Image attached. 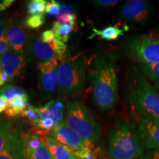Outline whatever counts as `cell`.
<instances>
[{"instance_id": "obj_17", "label": "cell", "mask_w": 159, "mask_h": 159, "mask_svg": "<svg viewBox=\"0 0 159 159\" xmlns=\"http://www.w3.org/2000/svg\"><path fill=\"white\" fill-rule=\"evenodd\" d=\"M123 34H124V31L119 26H108L102 30L94 28L93 29V34L91 36H89V39H91L95 36H98L103 40L114 41V40L118 39L121 35H123Z\"/></svg>"}, {"instance_id": "obj_25", "label": "cell", "mask_w": 159, "mask_h": 159, "mask_svg": "<svg viewBox=\"0 0 159 159\" xmlns=\"http://www.w3.org/2000/svg\"><path fill=\"white\" fill-rule=\"evenodd\" d=\"M47 2L45 0H31L27 4V11L30 16L43 15Z\"/></svg>"}, {"instance_id": "obj_30", "label": "cell", "mask_w": 159, "mask_h": 159, "mask_svg": "<svg viewBox=\"0 0 159 159\" xmlns=\"http://www.w3.org/2000/svg\"><path fill=\"white\" fill-rule=\"evenodd\" d=\"M45 13L52 16H58L61 13V5L55 0L48 2L46 5Z\"/></svg>"}, {"instance_id": "obj_38", "label": "cell", "mask_w": 159, "mask_h": 159, "mask_svg": "<svg viewBox=\"0 0 159 159\" xmlns=\"http://www.w3.org/2000/svg\"><path fill=\"white\" fill-rule=\"evenodd\" d=\"M148 159H159V150L151 153L150 156H148Z\"/></svg>"}, {"instance_id": "obj_10", "label": "cell", "mask_w": 159, "mask_h": 159, "mask_svg": "<svg viewBox=\"0 0 159 159\" xmlns=\"http://www.w3.org/2000/svg\"><path fill=\"white\" fill-rule=\"evenodd\" d=\"M5 36L11 49L16 52L22 55L29 39L28 32L25 24L17 19L10 20Z\"/></svg>"}, {"instance_id": "obj_34", "label": "cell", "mask_w": 159, "mask_h": 159, "mask_svg": "<svg viewBox=\"0 0 159 159\" xmlns=\"http://www.w3.org/2000/svg\"><path fill=\"white\" fill-rule=\"evenodd\" d=\"M10 23V19L5 17L0 21V38L5 36L6 31Z\"/></svg>"}, {"instance_id": "obj_20", "label": "cell", "mask_w": 159, "mask_h": 159, "mask_svg": "<svg viewBox=\"0 0 159 159\" xmlns=\"http://www.w3.org/2000/svg\"><path fill=\"white\" fill-rule=\"evenodd\" d=\"M52 31L54 32L57 39L65 43L69 41L70 33L74 31V29L71 25H66V24H61L56 21L53 23Z\"/></svg>"}, {"instance_id": "obj_36", "label": "cell", "mask_w": 159, "mask_h": 159, "mask_svg": "<svg viewBox=\"0 0 159 159\" xmlns=\"http://www.w3.org/2000/svg\"><path fill=\"white\" fill-rule=\"evenodd\" d=\"M13 80V79L11 78L9 75H7L5 72H2V74L0 75V87L5 85V83L7 82H11Z\"/></svg>"}, {"instance_id": "obj_16", "label": "cell", "mask_w": 159, "mask_h": 159, "mask_svg": "<svg viewBox=\"0 0 159 159\" xmlns=\"http://www.w3.org/2000/svg\"><path fill=\"white\" fill-rule=\"evenodd\" d=\"M43 141L49 149L52 159H77L72 150L49 135L42 136Z\"/></svg>"}, {"instance_id": "obj_2", "label": "cell", "mask_w": 159, "mask_h": 159, "mask_svg": "<svg viewBox=\"0 0 159 159\" xmlns=\"http://www.w3.org/2000/svg\"><path fill=\"white\" fill-rule=\"evenodd\" d=\"M144 151L136 125L122 121L111 131L107 150L109 159H136L142 156Z\"/></svg>"}, {"instance_id": "obj_23", "label": "cell", "mask_w": 159, "mask_h": 159, "mask_svg": "<svg viewBox=\"0 0 159 159\" xmlns=\"http://www.w3.org/2000/svg\"><path fill=\"white\" fill-rule=\"evenodd\" d=\"M13 125V122L10 119L0 117V152L5 147Z\"/></svg>"}, {"instance_id": "obj_14", "label": "cell", "mask_w": 159, "mask_h": 159, "mask_svg": "<svg viewBox=\"0 0 159 159\" xmlns=\"http://www.w3.org/2000/svg\"><path fill=\"white\" fill-rule=\"evenodd\" d=\"M26 49L32 57L40 61L47 62L52 59L57 58V55L49 46L35 36L29 38L26 43Z\"/></svg>"}, {"instance_id": "obj_33", "label": "cell", "mask_w": 159, "mask_h": 159, "mask_svg": "<svg viewBox=\"0 0 159 159\" xmlns=\"http://www.w3.org/2000/svg\"><path fill=\"white\" fill-rule=\"evenodd\" d=\"M11 47L10 46L8 41H7L6 36H3L0 38V55H2L3 53L6 52L11 49Z\"/></svg>"}, {"instance_id": "obj_40", "label": "cell", "mask_w": 159, "mask_h": 159, "mask_svg": "<svg viewBox=\"0 0 159 159\" xmlns=\"http://www.w3.org/2000/svg\"><path fill=\"white\" fill-rule=\"evenodd\" d=\"M6 9H7V7H6L5 5L2 3V2H0V19H1L2 13V11H5Z\"/></svg>"}, {"instance_id": "obj_28", "label": "cell", "mask_w": 159, "mask_h": 159, "mask_svg": "<svg viewBox=\"0 0 159 159\" xmlns=\"http://www.w3.org/2000/svg\"><path fill=\"white\" fill-rule=\"evenodd\" d=\"M94 144L89 145L85 148L74 151L77 159H97V156L94 151Z\"/></svg>"}, {"instance_id": "obj_12", "label": "cell", "mask_w": 159, "mask_h": 159, "mask_svg": "<svg viewBox=\"0 0 159 159\" xmlns=\"http://www.w3.org/2000/svg\"><path fill=\"white\" fill-rule=\"evenodd\" d=\"M0 159H26L23 136L17 128L12 129L2 150Z\"/></svg>"}, {"instance_id": "obj_27", "label": "cell", "mask_w": 159, "mask_h": 159, "mask_svg": "<svg viewBox=\"0 0 159 159\" xmlns=\"http://www.w3.org/2000/svg\"><path fill=\"white\" fill-rule=\"evenodd\" d=\"M45 23V16L43 15H35L27 16L24 20V24L27 28L38 29Z\"/></svg>"}, {"instance_id": "obj_22", "label": "cell", "mask_w": 159, "mask_h": 159, "mask_svg": "<svg viewBox=\"0 0 159 159\" xmlns=\"http://www.w3.org/2000/svg\"><path fill=\"white\" fill-rule=\"evenodd\" d=\"M25 152L26 159H52L49 149L43 141L39 148L35 150H25Z\"/></svg>"}, {"instance_id": "obj_32", "label": "cell", "mask_w": 159, "mask_h": 159, "mask_svg": "<svg viewBox=\"0 0 159 159\" xmlns=\"http://www.w3.org/2000/svg\"><path fill=\"white\" fill-rule=\"evenodd\" d=\"M93 2L97 7L105 8V7H113V6L120 2V1H117V0H98V1H94Z\"/></svg>"}, {"instance_id": "obj_6", "label": "cell", "mask_w": 159, "mask_h": 159, "mask_svg": "<svg viewBox=\"0 0 159 159\" xmlns=\"http://www.w3.org/2000/svg\"><path fill=\"white\" fill-rule=\"evenodd\" d=\"M131 56L141 64H159V39L142 37L130 45Z\"/></svg>"}, {"instance_id": "obj_35", "label": "cell", "mask_w": 159, "mask_h": 159, "mask_svg": "<svg viewBox=\"0 0 159 159\" xmlns=\"http://www.w3.org/2000/svg\"><path fill=\"white\" fill-rule=\"evenodd\" d=\"M61 13H67V14L75 15L72 7L66 3L61 4Z\"/></svg>"}, {"instance_id": "obj_21", "label": "cell", "mask_w": 159, "mask_h": 159, "mask_svg": "<svg viewBox=\"0 0 159 159\" xmlns=\"http://www.w3.org/2000/svg\"><path fill=\"white\" fill-rule=\"evenodd\" d=\"M140 68L144 76L153 83L155 87L159 90V64H140Z\"/></svg>"}, {"instance_id": "obj_39", "label": "cell", "mask_w": 159, "mask_h": 159, "mask_svg": "<svg viewBox=\"0 0 159 159\" xmlns=\"http://www.w3.org/2000/svg\"><path fill=\"white\" fill-rule=\"evenodd\" d=\"M13 2H14V0H4V1H2V3L7 8H8Z\"/></svg>"}, {"instance_id": "obj_9", "label": "cell", "mask_w": 159, "mask_h": 159, "mask_svg": "<svg viewBox=\"0 0 159 159\" xmlns=\"http://www.w3.org/2000/svg\"><path fill=\"white\" fill-rule=\"evenodd\" d=\"M49 136L58 142L65 145L73 152L81 150L89 145L94 144V143L83 139L76 133L69 128L64 122L57 125L51 131Z\"/></svg>"}, {"instance_id": "obj_26", "label": "cell", "mask_w": 159, "mask_h": 159, "mask_svg": "<svg viewBox=\"0 0 159 159\" xmlns=\"http://www.w3.org/2000/svg\"><path fill=\"white\" fill-rule=\"evenodd\" d=\"M21 116L28 119L29 122L32 125L33 128L35 127L38 122L41 120V116H40L39 109L38 108L31 106V105L26 107L23 112L21 113Z\"/></svg>"}, {"instance_id": "obj_3", "label": "cell", "mask_w": 159, "mask_h": 159, "mask_svg": "<svg viewBox=\"0 0 159 159\" xmlns=\"http://www.w3.org/2000/svg\"><path fill=\"white\" fill-rule=\"evenodd\" d=\"M129 99L136 117L159 119V92L136 70L133 73Z\"/></svg>"}, {"instance_id": "obj_19", "label": "cell", "mask_w": 159, "mask_h": 159, "mask_svg": "<svg viewBox=\"0 0 159 159\" xmlns=\"http://www.w3.org/2000/svg\"><path fill=\"white\" fill-rule=\"evenodd\" d=\"M0 97L5 99L7 102H11L12 99L16 97H27L29 98L28 94L23 89L17 86L7 84L4 85L0 89Z\"/></svg>"}, {"instance_id": "obj_15", "label": "cell", "mask_w": 159, "mask_h": 159, "mask_svg": "<svg viewBox=\"0 0 159 159\" xmlns=\"http://www.w3.org/2000/svg\"><path fill=\"white\" fill-rule=\"evenodd\" d=\"M38 109L40 113L41 119L50 118L56 126L63 122V118L64 115H66V108L62 98L52 99L43 106L38 108Z\"/></svg>"}, {"instance_id": "obj_8", "label": "cell", "mask_w": 159, "mask_h": 159, "mask_svg": "<svg viewBox=\"0 0 159 159\" xmlns=\"http://www.w3.org/2000/svg\"><path fill=\"white\" fill-rule=\"evenodd\" d=\"M58 65L57 58L38 63L37 69L40 72L39 87L46 94H52L58 85Z\"/></svg>"}, {"instance_id": "obj_1", "label": "cell", "mask_w": 159, "mask_h": 159, "mask_svg": "<svg viewBox=\"0 0 159 159\" xmlns=\"http://www.w3.org/2000/svg\"><path fill=\"white\" fill-rule=\"evenodd\" d=\"M87 75L94 104L103 112L114 108L118 95L116 65L103 57H97L89 66Z\"/></svg>"}, {"instance_id": "obj_5", "label": "cell", "mask_w": 159, "mask_h": 159, "mask_svg": "<svg viewBox=\"0 0 159 159\" xmlns=\"http://www.w3.org/2000/svg\"><path fill=\"white\" fill-rule=\"evenodd\" d=\"M86 64L82 58L66 59L57 68V91L61 95L76 93L83 89L85 83Z\"/></svg>"}, {"instance_id": "obj_7", "label": "cell", "mask_w": 159, "mask_h": 159, "mask_svg": "<svg viewBox=\"0 0 159 159\" xmlns=\"http://www.w3.org/2000/svg\"><path fill=\"white\" fill-rule=\"evenodd\" d=\"M136 129L144 148L159 150V119L136 117Z\"/></svg>"}, {"instance_id": "obj_41", "label": "cell", "mask_w": 159, "mask_h": 159, "mask_svg": "<svg viewBox=\"0 0 159 159\" xmlns=\"http://www.w3.org/2000/svg\"><path fill=\"white\" fill-rule=\"evenodd\" d=\"M0 69H2V63H1V57H0Z\"/></svg>"}, {"instance_id": "obj_4", "label": "cell", "mask_w": 159, "mask_h": 159, "mask_svg": "<svg viewBox=\"0 0 159 159\" xmlns=\"http://www.w3.org/2000/svg\"><path fill=\"white\" fill-rule=\"evenodd\" d=\"M64 123L85 141L95 143L99 140V123L92 112L83 103L77 101L66 103Z\"/></svg>"}, {"instance_id": "obj_37", "label": "cell", "mask_w": 159, "mask_h": 159, "mask_svg": "<svg viewBox=\"0 0 159 159\" xmlns=\"http://www.w3.org/2000/svg\"><path fill=\"white\" fill-rule=\"evenodd\" d=\"M7 104H8V102L5 99H3L2 97H0V114L2 113L3 111H5L7 107Z\"/></svg>"}, {"instance_id": "obj_11", "label": "cell", "mask_w": 159, "mask_h": 159, "mask_svg": "<svg viewBox=\"0 0 159 159\" xmlns=\"http://www.w3.org/2000/svg\"><path fill=\"white\" fill-rule=\"evenodd\" d=\"M120 16L130 22L142 24L149 17L148 2L143 0H130L122 6Z\"/></svg>"}, {"instance_id": "obj_24", "label": "cell", "mask_w": 159, "mask_h": 159, "mask_svg": "<svg viewBox=\"0 0 159 159\" xmlns=\"http://www.w3.org/2000/svg\"><path fill=\"white\" fill-rule=\"evenodd\" d=\"M43 142L42 136L38 134H27L23 136V146L25 150H35L39 148Z\"/></svg>"}, {"instance_id": "obj_18", "label": "cell", "mask_w": 159, "mask_h": 159, "mask_svg": "<svg viewBox=\"0 0 159 159\" xmlns=\"http://www.w3.org/2000/svg\"><path fill=\"white\" fill-rule=\"evenodd\" d=\"M27 97H16L8 102L5 110V114L7 118H13L21 115L27 105Z\"/></svg>"}, {"instance_id": "obj_13", "label": "cell", "mask_w": 159, "mask_h": 159, "mask_svg": "<svg viewBox=\"0 0 159 159\" xmlns=\"http://www.w3.org/2000/svg\"><path fill=\"white\" fill-rule=\"evenodd\" d=\"M2 63V71L12 79L20 76L25 66V57L21 54L16 52L11 49L0 55Z\"/></svg>"}, {"instance_id": "obj_29", "label": "cell", "mask_w": 159, "mask_h": 159, "mask_svg": "<svg viewBox=\"0 0 159 159\" xmlns=\"http://www.w3.org/2000/svg\"><path fill=\"white\" fill-rule=\"evenodd\" d=\"M57 21L61 24H66L71 25L74 29V32L77 30V25L76 21V16L67 14V13H61L57 17Z\"/></svg>"}, {"instance_id": "obj_31", "label": "cell", "mask_w": 159, "mask_h": 159, "mask_svg": "<svg viewBox=\"0 0 159 159\" xmlns=\"http://www.w3.org/2000/svg\"><path fill=\"white\" fill-rule=\"evenodd\" d=\"M41 40H42L43 42L47 43V44H48L49 47L54 50L55 45H56L57 40H58L56 38V36H55L54 32L51 30L43 31V33H41Z\"/></svg>"}]
</instances>
